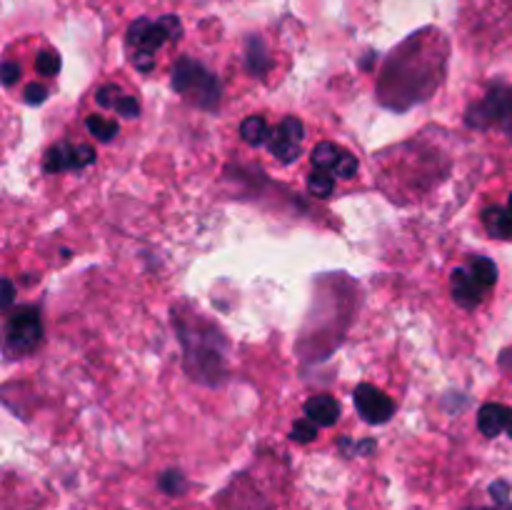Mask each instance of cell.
<instances>
[{
    "instance_id": "5",
    "label": "cell",
    "mask_w": 512,
    "mask_h": 510,
    "mask_svg": "<svg viewBox=\"0 0 512 510\" xmlns=\"http://www.w3.org/2000/svg\"><path fill=\"white\" fill-rule=\"evenodd\" d=\"M303 133H305L303 123H300L298 118H293V115H288V118L280 120V125L270 128L268 143L265 145H268V150L280 160V163L290 165L300 158Z\"/></svg>"
},
{
    "instance_id": "1",
    "label": "cell",
    "mask_w": 512,
    "mask_h": 510,
    "mask_svg": "<svg viewBox=\"0 0 512 510\" xmlns=\"http://www.w3.org/2000/svg\"><path fill=\"white\" fill-rule=\"evenodd\" d=\"M173 325L178 328V340L185 348V368L193 373L195 380L205 385H218L223 375V333L213 325L205 323L203 318L188 320V315H180L175 310Z\"/></svg>"
},
{
    "instance_id": "34",
    "label": "cell",
    "mask_w": 512,
    "mask_h": 510,
    "mask_svg": "<svg viewBox=\"0 0 512 510\" xmlns=\"http://www.w3.org/2000/svg\"><path fill=\"white\" fill-rule=\"evenodd\" d=\"M508 435L512 438V420H510V425H508Z\"/></svg>"
},
{
    "instance_id": "31",
    "label": "cell",
    "mask_w": 512,
    "mask_h": 510,
    "mask_svg": "<svg viewBox=\"0 0 512 510\" xmlns=\"http://www.w3.org/2000/svg\"><path fill=\"white\" fill-rule=\"evenodd\" d=\"M13 300H15V285H13V280L5 278L3 280V308L8 310L10 305H13Z\"/></svg>"
},
{
    "instance_id": "18",
    "label": "cell",
    "mask_w": 512,
    "mask_h": 510,
    "mask_svg": "<svg viewBox=\"0 0 512 510\" xmlns=\"http://www.w3.org/2000/svg\"><path fill=\"white\" fill-rule=\"evenodd\" d=\"M85 125H88L90 135L98 138L100 143H110V140L118 135V123H115V120L103 118V115H90V118L85 120Z\"/></svg>"
},
{
    "instance_id": "14",
    "label": "cell",
    "mask_w": 512,
    "mask_h": 510,
    "mask_svg": "<svg viewBox=\"0 0 512 510\" xmlns=\"http://www.w3.org/2000/svg\"><path fill=\"white\" fill-rule=\"evenodd\" d=\"M268 135H270V128L268 123H265L263 115H248V118L240 123V138H243L248 145H253V148L268 143Z\"/></svg>"
},
{
    "instance_id": "32",
    "label": "cell",
    "mask_w": 512,
    "mask_h": 510,
    "mask_svg": "<svg viewBox=\"0 0 512 510\" xmlns=\"http://www.w3.org/2000/svg\"><path fill=\"white\" fill-rule=\"evenodd\" d=\"M498 128H500V130H503V133H505V135H508V138L512 140V105H510V110H508V113H505L503 123H500V125H498Z\"/></svg>"
},
{
    "instance_id": "7",
    "label": "cell",
    "mask_w": 512,
    "mask_h": 510,
    "mask_svg": "<svg viewBox=\"0 0 512 510\" xmlns=\"http://www.w3.org/2000/svg\"><path fill=\"white\" fill-rule=\"evenodd\" d=\"M355 400V410L360 413V418L370 425H380V423H388L390 418L395 415V403L378 390L375 385L370 383H360L353 393Z\"/></svg>"
},
{
    "instance_id": "28",
    "label": "cell",
    "mask_w": 512,
    "mask_h": 510,
    "mask_svg": "<svg viewBox=\"0 0 512 510\" xmlns=\"http://www.w3.org/2000/svg\"><path fill=\"white\" fill-rule=\"evenodd\" d=\"M160 23H163V28L168 30L170 40H178L180 35H183V25H180V18H175V15H163Z\"/></svg>"
},
{
    "instance_id": "10",
    "label": "cell",
    "mask_w": 512,
    "mask_h": 510,
    "mask_svg": "<svg viewBox=\"0 0 512 510\" xmlns=\"http://www.w3.org/2000/svg\"><path fill=\"white\" fill-rule=\"evenodd\" d=\"M512 420V410L508 405H500V403H488L480 408L478 413V428L485 438H498L503 430H508Z\"/></svg>"
},
{
    "instance_id": "15",
    "label": "cell",
    "mask_w": 512,
    "mask_h": 510,
    "mask_svg": "<svg viewBox=\"0 0 512 510\" xmlns=\"http://www.w3.org/2000/svg\"><path fill=\"white\" fill-rule=\"evenodd\" d=\"M470 273H473V278L478 280L485 290H490L498 283V265L490 258H485V255H478V258L470 260Z\"/></svg>"
},
{
    "instance_id": "3",
    "label": "cell",
    "mask_w": 512,
    "mask_h": 510,
    "mask_svg": "<svg viewBox=\"0 0 512 510\" xmlns=\"http://www.w3.org/2000/svg\"><path fill=\"white\" fill-rule=\"evenodd\" d=\"M43 340V320H40V310L35 305H20L8 315L5 323V353L13 355H28Z\"/></svg>"
},
{
    "instance_id": "27",
    "label": "cell",
    "mask_w": 512,
    "mask_h": 510,
    "mask_svg": "<svg viewBox=\"0 0 512 510\" xmlns=\"http://www.w3.org/2000/svg\"><path fill=\"white\" fill-rule=\"evenodd\" d=\"M490 495H493V500L498 505H510V485L505 480H495L490 485Z\"/></svg>"
},
{
    "instance_id": "11",
    "label": "cell",
    "mask_w": 512,
    "mask_h": 510,
    "mask_svg": "<svg viewBox=\"0 0 512 510\" xmlns=\"http://www.w3.org/2000/svg\"><path fill=\"white\" fill-rule=\"evenodd\" d=\"M305 418H310L320 428H333L340 418L338 400L333 395H315L305 403Z\"/></svg>"
},
{
    "instance_id": "30",
    "label": "cell",
    "mask_w": 512,
    "mask_h": 510,
    "mask_svg": "<svg viewBox=\"0 0 512 510\" xmlns=\"http://www.w3.org/2000/svg\"><path fill=\"white\" fill-rule=\"evenodd\" d=\"M133 65L140 73H150L155 68V55L150 53H133Z\"/></svg>"
},
{
    "instance_id": "26",
    "label": "cell",
    "mask_w": 512,
    "mask_h": 510,
    "mask_svg": "<svg viewBox=\"0 0 512 510\" xmlns=\"http://www.w3.org/2000/svg\"><path fill=\"white\" fill-rule=\"evenodd\" d=\"M115 110H118V115H123V118L133 120L140 115V103L133 98V95H123V100H120Z\"/></svg>"
},
{
    "instance_id": "19",
    "label": "cell",
    "mask_w": 512,
    "mask_h": 510,
    "mask_svg": "<svg viewBox=\"0 0 512 510\" xmlns=\"http://www.w3.org/2000/svg\"><path fill=\"white\" fill-rule=\"evenodd\" d=\"M158 485L165 495H183L185 490H188V480H185V475L175 468L160 473Z\"/></svg>"
},
{
    "instance_id": "9",
    "label": "cell",
    "mask_w": 512,
    "mask_h": 510,
    "mask_svg": "<svg viewBox=\"0 0 512 510\" xmlns=\"http://www.w3.org/2000/svg\"><path fill=\"white\" fill-rule=\"evenodd\" d=\"M450 290H453V298L460 308L473 310L478 308L480 300H483L485 288L473 278V273L465 268H455L450 275Z\"/></svg>"
},
{
    "instance_id": "8",
    "label": "cell",
    "mask_w": 512,
    "mask_h": 510,
    "mask_svg": "<svg viewBox=\"0 0 512 510\" xmlns=\"http://www.w3.org/2000/svg\"><path fill=\"white\" fill-rule=\"evenodd\" d=\"M125 40H128V45L133 53L155 55V50H160L165 43H168L170 35H168V30L163 28V23H160V20L140 18L130 25L128 38Z\"/></svg>"
},
{
    "instance_id": "23",
    "label": "cell",
    "mask_w": 512,
    "mask_h": 510,
    "mask_svg": "<svg viewBox=\"0 0 512 510\" xmlns=\"http://www.w3.org/2000/svg\"><path fill=\"white\" fill-rule=\"evenodd\" d=\"M375 448H378V445H375V440H370V438L360 440V443H350L348 438L340 440V450H343L348 458H353V455H373Z\"/></svg>"
},
{
    "instance_id": "35",
    "label": "cell",
    "mask_w": 512,
    "mask_h": 510,
    "mask_svg": "<svg viewBox=\"0 0 512 510\" xmlns=\"http://www.w3.org/2000/svg\"><path fill=\"white\" fill-rule=\"evenodd\" d=\"M508 210L512 213V195H510V200H508Z\"/></svg>"
},
{
    "instance_id": "13",
    "label": "cell",
    "mask_w": 512,
    "mask_h": 510,
    "mask_svg": "<svg viewBox=\"0 0 512 510\" xmlns=\"http://www.w3.org/2000/svg\"><path fill=\"white\" fill-rule=\"evenodd\" d=\"M483 225L493 238H512V213L508 208H498V205L485 208Z\"/></svg>"
},
{
    "instance_id": "22",
    "label": "cell",
    "mask_w": 512,
    "mask_h": 510,
    "mask_svg": "<svg viewBox=\"0 0 512 510\" xmlns=\"http://www.w3.org/2000/svg\"><path fill=\"white\" fill-rule=\"evenodd\" d=\"M35 68H38L40 75H55L60 70V55L53 53V50H43V53H38V58H35Z\"/></svg>"
},
{
    "instance_id": "29",
    "label": "cell",
    "mask_w": 512,
    "mask_h": 510,
    "mask_svg": "<svg viewBox=\"0 0 512 510\" xmlns=\"http://www.w3.org/2000/svg\"><path fill=\"white\" fill-rule=\"evenodd\" d=\"M20 78V65L13 63V60H8V63L3 65V85L5 88H10V85L18 83Z\"/></svg>"
},
{
    "instance_id": "24",
    "label": "cell",
    "mask_w": 512,
    "mask_h": 510,
    "mask_svg": "<svg viewBox=\"0 0 512 510\" xmlns=\"http://www.w3.org/2000/svg\"><path fill=\"white\" fill-rule=\"evenodd\" d=\"M355 173H358V158H355V155H350L348 150H343L338 165L333 168V175H338V178H353Z\"/></svg>"
},
{
    "instance_id": "20",
    "label": "cell",
    "mask_w": 512,
    "mask_h": 510,
    "mask_svg": "<svg viewBox=\"0 0 512 510\" xmlns=\"http://www.w3.org/2000/svg\"><path fill=\"white\" fill-rule=\"evenodd\" d=\"M123 95L125 93L118 88V85L108 83V85H103L98 93H95V103H98L100 108H105V110H115V108H118L120 100H123Z\"/></svg>"
},
{
    "instance_id": "17",
    "label": "cell",
    "mask_w": 512,
    "mask_h": 510,
    "mask_svg": "<svg viewBox=\"0 0 512 510\" xmlns=\"http://www.w3.org/2000/svg\"><path fill=\"white\" fill-rule=\"evenodd\" d=\"M308 190L315 198H330L335 190V175H330L328 170H318L308 175Z\"/></svg>"
},
{
    "instance_id": "16",
    "label": "cell",
    "mask_w": 512,
    "mask_h": 510,
    "mask_svg": "<svg viewBox=\"0 0 512 510\" xmlns=\"http://www.w3.org/2000/svg\"><path fill=\"white\" fill-rule=\"evenodd\" d=\"M340 155H343V150H340L338 145H333V143H328V140H325V143L315 145L310 160H313V165L318 170H333L335 165H338Z\"/></svg>"
},
{
    "instance_id": "4",
    "label": "cell",
    "mask_w": 512,
    "mask_h": 510,
    "mask_svg": "<svg viewBox=\"0 0 512 510\" xmlns=\"http://www.w3.org/2000/svg\"><path fill=\"white\" fill-rule=\"evenodd\" d=\"M512 105V88L503 83H495L490 85L488 93L473 103L465 113V123L475 130H490V128H498L503 123L505 113L510 110Z\"/></svg>"
},
{
    "instance_id": "6",
    "label": "cell",
    "mask_w": 512,
    "mask_h": 510,
    "mask_svg": "<svg viewBox=\"0 0 512 510\" xmlns=\"http://www.w3.org/2000/svg\"><path fill=\"white\" fill-rule=\"evenodd\" d=\"M95 163V150L90 145L58 143L45 153V173H68V170H83Z\"/></svg>"
},
{
    "instance_id": "21",
    "label": "cell",
    "mask_w": 512,
    "mask_h": 510,
    "mask_svg": "<svg viewBox=\"0 0 512 510\" xmlns=\"http://www.w3.org/2000/svg\"><path fill=\"white\" fill-rule=\"evenodd\" d=\"M318 428L320 425H315L310 418L298 420L293 425V430H290V440H295V443H313L318 438Z\"/></svg>"
},
{
    "instance_id": "12",
    "label": "cell",
    "mask_w": 512,
    "mask_h": 510,
    "mask_svg": "<svg viewBox=\"0 0 512 510\" xmlns=\"http://www.w3.org/2000/svg\"><path fill=\"white\" fill-rule=\"evenodd\" d=\"M245 68H248V73L255 75V78H263L270 68V53L258 35H250V38L245 40Z\"/></svg>"
},
{
    "instance_id": "2",
    "label": "cell",
    "mask_w": 512,
    "mask_h": 510,
    "mask_svg": "<svg viewBox=\"0 0 512 510\" xmlns=\"http://www.w3.org/2000/svg\"><path fill=\"white\" fill-rule=\"evenodd\" d=\"M170 85H173V90L178 95L193 100L198 108L210 110V113L218 110L220 95H223L220 80L203 63H198V60L180 58L173 65V73H170Z\"/></svg>"
},
{
    "instance_id": "33",
    "label": "cell",
    "mask_w": 512,
    "mask_h": 510,
    "mask_svg": "<svg viewBox=\"0 0 512 510\" xmlns=\"http://www.w3.org/2000/svg\"><path fill=\"white\" fill-rule=\"evenodd\" d=\"M480 510H512V505H498V508H480Z\"/></svg>"
},
{
    "instance_id": "25",
    "label": "cell",
    "mask_w": 512,
    "mask_h": 510,
    "mask_svg": "<svg viewBox=\"0 0 512 510\" xmlns=\"http://www.w3.org/2000/svg\"><path fill=\"white\" fill-rule=\"evenodd\" d=\"M45 98H48V88H45V85H40V83L25 85L23 100H25V103H28V105H40V103H45Z\"/></svg>"
}]
</instances>
